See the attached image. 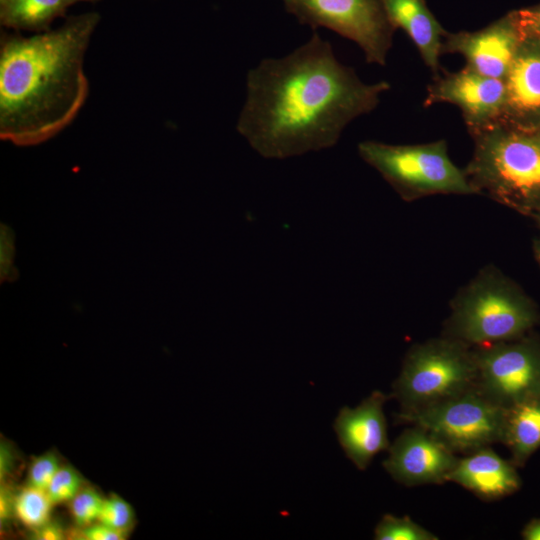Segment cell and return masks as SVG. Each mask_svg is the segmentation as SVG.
Wrapping results in <instances>:
<instances>
[{"mask_svg":"<svg viewBox=\"0 0 540 540\" xmlns=\"http://www.w3.org/2000/svg\"><path fill=\"white\" fill-rule=\"evenodd\" d=\"M390 88L386 80L364 82L314 33L287 55L264 58L247 72L236 130L266 159L329 149Z\"/></svg>","mask_w":540,"mask_h":540,"instance_id":"cell-1","label":"cell"},{"mask_svg":"<svg viewBox=\"0 0 540 540\" xmlns=\"http://www.w3.org/2000/svg\"><path fill=\"white\" fill-rule=\"evenodd\" d=\"M99 22L98 13H82L52 30L2 39V140L17 146L38 145L74 121L89 94L84 58Z\"/></svg>","mask_w":540,"mask_h":540,"instance_id":"cell-2","label":"cell"},{"mask_svg":"<svg viewBox=\"0 0 540 540\" xmlns=\"http://www.w3.org/2000/svg\"><path fill=\"white\" fill-rule=\"evenodd\" d=\"M539 322L537 303L496 266L486 265L451 299L442 335L477 347L522 337Z\"/></svg>","mask_w":540,"mask_h":540,"instance_id":"cell-3","label":"cell"},{"mask_svg":"<svg viewBox=\"0 0 540 540\" xmlns=\"http://www.w3.org/2000/svg\"><path fill=\"white\" fill-rule=\"evenodd\" d=\"M471 137L474 149L464 172L477 194L522 215H539L538 134L498 123Z\"/></svg>","mask_w":540,"mask_h":540,"instance_id":"cell-4","label":"cell"},{"mask_svg":"<svg viewBox=\"0 0 540 540\" xmlns=\"http://www.w3.org/2000/svg\"><path fill=\"white\" fill-rule=\"evenodd\" d=\"M476 362L473 347L444 336L412 345L390 397L400 405L398 422L473 388Z\"/></svg>","mask_w":540,"mask_h":540,"instance_id":"cell-5","label":"cell"},{"mask_svg":"<svg viewBox=\"0 0 540 540\" xmlns=\"http://www.w3.org/2000/svg\"><path fill=\"white\" fill-rule=\"evenodd\" d=\"M357 151L404 201L434 195H478L464 169L450 159L444 139L411 145L364 140Z\"/></svg>","mask_w":540,"mask_h":540,"instance_id":"cell-6","label":"cell"},{"mask_svg":"<svg viewBox=\"0 0 540 540\" xmlns=\"http://www.w3.org/2000/svg\"><path fill=\"white\" fill-rule=\"evenodd\" d=\"M299 23L326 28L354 42L369 64L385 66L395 27L383 0H281Z\"/></svg>","mask_w":540,"mask_h":540,"instance_id":"cell-7","label":"cell"},{"mask_svg":"<svg viewBox=\"0 0 540 540\" xmlns=\"http://www.w3.org/2000/svg\"><path fill=\"white\" fill-rule=\"evenodd\" d=\"M476 390L494 405L508 409L540 396V337H522L473 347Z\"/></svg>","mask_w":540,"mask_h":540,"instance_id":"cell-8","label":"cell"},{"mask_svg":"<svg viewBox=\"0 0 540 540\" xmlns=\"http://www.w3.org/2000/svg\"><path fill=\"white\" fill-rule=\"evenodd\" d=\"M401 422L423 427L456 454L466 455L501 443L504 409L473 388Z\"/></svg>","mask_w":540,"mask_h":540,"instance_id":"cell-9","label":"cell"},{"mask_svg":"<svg viewBox=\"0 0 540 540\" xmlns=\"http://www.w3.org/2000/svg\"><path fill=\"white\" fill-rule=\"evenodd\" d=\"M504 80L483 75L464 66L432 78L424 107L438 103L457 106L470 136L501 122L505 106Z\"/></svg>","mask_w":540,"mask_h":540,"instance_id":"cell-10","label":"cell"},{"mask_svg":"<svg viewBox=\"0 0 540 540\" xmlns=\"http://www.w3.org/2000/svg\"><path fill=\"white\" fill-rule=\"evenodd\" d=\"M388 452L384 468L407 487L446 482L459 459L432 433L414 424L395 439Z\"/></svg>","mask_w":540,"mask_h":540,"instance_id":"cell-11","label":"cell"},{"mask_svg":"<svg viewBox=\"0 0 540 540\" xmlns=\"http://www.w3.org/2000/svg\"><path fill=\"white\" fill-rule=\"evenodd\" d=\"M522 41L518 18L507 17L475 32H447L441 53L459 54L465 66L504 80Z\"/></svg>","mask_w":540,"mask_h":540,"instance_id":"cell-12","label":"cell"},{"mask_svg":"<svg viewBox=\"0 0 540 540\" xmlns=\"http://www.w3.org/2000/svg\"><path fill=\"white\" fill-rule=\"evenodd\" d=\"M390 398L372 392L357 407L340 409L333 428L346 456L365 470L375 455L390 447L384 404Z\"/></svg>","mask_w":540,"mask_h":540,"instance_id":"cell-13","label":"cell"},{"mask_svg":"<svg viewBox=\"0 0 540 540\" xmlns=\"http://www.w3.org/2000/svg\"><path fill=\"white\" fill-rule=\"evenodd\" d=\"M505 106L500 123L528 132L540 128V44L523 38L504 79Z\"/></svg>","mask_w":540,"mask_h":540,"instance_id":"cell-14","label":"cell"},{"mask_svg":"<svg viewBox=\"0 0 540 540\" xmlns=\"http://www.w3.org/2000/svg\"><path fill=\"white\" fill-rule=\"evenodd\" d=\"M517 468L489 446L459 458L447 481L462 486L484 501H495L520 489Z\"/></svg>","mask_w":540,"mask_h":540,"instance_id":"cell-15","label":"cell"},{"mask_svg":"<svg viewBox=\"0 0 540 540\" xmlns=\"http://www.w3.org/2000/svg\"><path fill=\"white\" fill-rule=\"evenodd\" d=\"M383 4L395 29L400 28L407 34L433 77L438 76L441 73V47L447 31L424 0H383Z\"/></svg>","mask_w":540,"mask_h":540,"instance_id":"cell-16","label":"cell"},{"mask_svg":"<svg viewBox=\"0 0 540 540\" xmlns=\"http://www.w3.org/2000/svg\"><path fill=\"white\" fill-rule=\"evenodd\" d=\"M501 443L517 467L540 448V396L504 409Z\"/></svg>","mask_w":540,"mask_h":540,"instance_id":"cell-17","label":"cell"},{"mask_svg":"<svg viewBox=\"0 0 540 540\" xmlns=\"http://www.w3.org/2000/svg\"><path fill=\"white\" fill-rule=\"evenodd\" d=\"M76 0H8L0 5V22L3 26L41 32Z\"/></svg>","mask_w":540,"mask_h":540,"instance_id":"cell-18","label":"cell"},{"mask_svg":"<svg viewBox=\"0 0 540 540\" xmlns=\"http://www.w3.org/2000/svg\"><path fill=\"white\" fill-rule=\"evenodd\" d=\"M53 506L46 491L26 485L15 494L14 515L34 530L51 520Z\"/></svg>","mask_w":540,"mask_h":540,"instance_id":"cell-19","label":"cell"},{"mask_svg":"<svg viewBox=\"0 0 540 540\" xmlns=\"http://www.w3.org/2000/svg\"><path fill=\"white\" fill-rule=\"evenodd\" d=\"M376 540H438V537L410 517L385 514L374 529Z\"/></svg>","mask_w":540,"mask_h":540,"instance_id":"cell-20","label":"cell"},{"mask_svg":"<svg viewBox=\"0 0 540 540\" xmlns=\"http://www.w3.org/2000/svg\"><path fill=\"white\" fill-rule=\"evenodd\" d=\"M104 497L92 487H83L67 504L76 527H85L99 520Z\"/></svg>","mask_w":540,"mask_h":540,"instance_id":"cell-21","label":"cell"},{"mask_svg":"<svg viewBox=\"0 0 540 540\" xmlns=\"http://www.w3.org/2000/svg\"><path fill=\"white\" fill-rule=\"evenodd\" d=\"M84 479L71 465H61L46 492L53 505L68 503L82 488Z\"/></svg>","mask_w":540,"mask_h":540,"instance_id":"cell-22","label":"cell"},{"mask_svg":"<svg viewBox=\"0 0 540 540\" xmlns=\"http://www.w3.org/2000/svg\"><path fill=\"white\" fill-rule=\"evenodd\" d=\"M99 522L129 535L135 523V513L132 506L117 494H111L104 499Z\"/></svg>","mask_w":540,"mask_h":540,"instance_id":"cell-23","label":"cell"},{"mask_svg":"<svg viewBox=\"0 0 540 540\" xmlns=\"http://www.w3.org/2000/svg\"><path fill=\"white\" fill-rule=\"evenodd\" d=\"M60 467L59 458L53 452L35 457L28 468L26 485L46 491Z\"/></svg>","mask_w":540,"mask_h":540,"instance_id":"cell-24","label":"cell"},{"mask_svg":"<svg viewBox=\"0 0 540 540\" xmlns=\"http://www.w3.org/2000/svg\"><path fill=\"white\" fill-rule=\"evenodd\" d=\"M72 536L81 540H123L128 535L97 521L85 527H77V532Z\"/></svg>","mask_w":540,"mask_h":540,"instance_id":"cell-25","label":"cell"},{"mask_svg":"<svg viewBox=\"0 0 540 540\" xmlns=\"http://www.w3.org/2000/svg\"><path fill=\"white\" fill-rule=\"evenodd\" d=\"M32 531L31 538L36 540H63L66 536L60 523L52 520Z\"/></svg>","mask_w":540,"mask_h":540,"instance_id":"cell-26","label":"cell"},{"mask_svg":"<svg viewBox=\"0 0 540 540\" xmlns=\"http://www.w3.org/2000/svg\"><path fill=\"white\" fill-rule=\"evenodd\" d=\"M14 501L15 494L8 487L2 485L0 492V518L2 522L14 515Z\"/></svg>","mask_w":540,"mask_h":540,"instance_id":"cell-27","label":"cell"},{"mask_svg":"<svg viewBox=\"0 0 540 540\" xmlns=\"http://www.w3.org/2000/svg\"><path fill=\"white\" fill-rule=\"evenodd\" d=\"M15 456L12 447L5 441L0 446V478L1 481L11 472L14 466Z\"/></svg>","mask_w":540,"mask_h":540,"instance_id":"cell-28","label":"cell"},{"mask_svg":"<svg viewBox=\"0 0 540 540\" xmlns=\"http://www.w3.org/2000/svg\"><path fill=\"white\" fill-rule=\"evenodd\" d=\"M532 20V23H528L522 18L519 20L520 28L524 38L532 39L540 44V12Z\"/></svg>","mask_w":540,"mask_h":540,"instance_id":"cell-29","label":"cell"},{"mask_svg":"<svg viewBox=\"0 0 540 540\" xmlns=\"http://www.w3.org/2000/svg\"><path fill=\"white\" fill-rule=\"evenodd\" d=\"M522 537L526 540H540V518L527 523L522 531Z\"/></svg>","mask_w":540,"mask_h":540,"instance_id":"cell-30","label":"cell"},{"mask_svg":"<svg viewBox=\"0 0 540 540\" xmlns=\"http://www.w3.org/2000/svg\"><path fill=\"white\" fill-rule=\"evenodd\" d=\"M533 219L536 221L538 229H539V233H538L537 238L535 239L533 247H534L535 259H536L537 264H538V266L540 268V214L533 217Z\"/></svg>","mask_w":540,"mask_h":540,"instance_id":"cell-31","label":"cell"},{"mask_svg":"<svg viewBox=\"0 0 540 540\" xmlns=\"http://www.w3.org/2000/svg\"><path fill=\"white\" fill-rule=\"evenodd\" d=\"M80 1L94 2V1H98V0H76V2H80Z\"/></svg>","mask_w":540,"mask_h":540,"instance_id":"cell-32","label":"cell"},{"mask_svg":"<svg viewBox=\"0 0 540 540\" xmlns=\"http://www.w3.org/2000/svg\"><path fill=\"white\" fill-rule=\"evenodd\" d=\"M8 0H0V5H3L5 2H7Z\"/></svg>","mask_w":540,"mask_h":540,"instance_id":"cell-33","label":"cell"},{"mask_svg":"<svg viewBox=\"0 0 540 540\" xmlns=\"http://www.w3.org/2000/svg\"><path fill=\"white\" fill-rule=\"evenodd\" d=\"M536 133H537L538 136L540 137V128L536 131Z\"/></svg>","mask_w":540,"mask_h":540,"instance_id":"cell-34","label":"cell"}]
</instances>
